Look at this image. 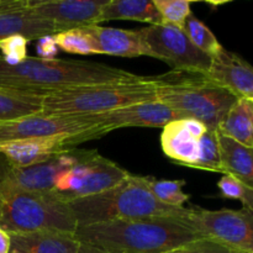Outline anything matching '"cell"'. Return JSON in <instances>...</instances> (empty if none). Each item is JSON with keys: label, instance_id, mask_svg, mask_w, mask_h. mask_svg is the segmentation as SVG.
<instances>
[{"label": "cell", "instance_id": "cell-1", "mask_svg": "<svg viewBox=\"0 0 253 253\" xmlns=\"http://www.w3.org/2000/svg\"><path fill=\"white\" fill-rule=\"evenodd\" d=\"M135 76L125 69L95 62L27 56L21 63L10 66L0 57V90L39 99L64 89L124 81Z\"/></svg>", "mask_w": 253, "mask_h": 253}, {"label": "cell", "instance_id": "cell-2", "mask_svg": "<svg viewBox=\"0 0 253 253\" xmlns=\"http://www.w3.org/2000/svg\"><path fill=\"white\" fill-rule=\"evenodd\" d=\"M76 237L110 253H163L203 239L170 217L99 222L78 227Z\"/></svg>", "mask_w": 253, "mask_h": 253}, {"label": "cell", "instance_id": "cell-3", "mask_svg": "<svg viewBox=\"0 0 253 253\" xmlns=\"http://www.w3.org/2000/svg\"><path fill=\"white\" fill-rule=\"evenodd\" d=\"M78 227L114 220L170 217L179 219L188 208L169 207L155 198L146 184L145 175L128 177L111 189L68 203Z\"/></svg>", "mask_w": 253, "mask_h": 253}, {"label": "cell", "instance_id": "cell-4", "mask_svg": "<svg viewBox=\"0 0 253 253\" xmlns=\"http://www.w3.org/2000/svg\"><path fill=\"white\" fill-rule=\"evenodd\" d=\"M152 78L158 101L182 114L183 118L200 121L209 130L217 131L239 99L203 73L170 71Z\"/></svg>", "mask_w": 253, "mask_h": 253}, {"label": "cell", "instance_id": "cell-5", "mask_svg": "<svg viewBox=\"0 0 253 253\" xmlns=\"http://www.w3.org/2000/svg\"><path fill=\"white\" fill-rule=\"evenodd\" d=\"M157 100L152 77L135 76L110 83L76 86L42 98L43 114H100Z\"/></svg>", "mask_w": 253, "mask_h": 253}, {"label": "cell", "instance_id": "cell-6", "mask_svg": "<svg viewBox=\"0 0 253 253\" xmlns=\"http://www.w3.org/2000/svg\"><path fill=\"white\" fill-rule=\"evenodd\" d=\"M0 227L9 235L42 230L76 234L78 224L68 203L53 193L20 192L0 187Z\"/></svg>", "mask_w": 253, "mask_h": 253}, {"label": "cell", "instance_id": "cell-7", "mask_svg": "<svg viewBox=\"0 0 253 253\" xmlns=\"http://www.w3.org/2000/svg\"><path fill=\"white\" fill-rule=\"evenodd\" d=\"M203 239L235 253H253V210H205L188 208L177 219Z\"/></svg>", "mask_w": 253, "mask_h": 253}, {"label": "cell", "instance_id": "cell-8", "mask_svg": "<svg viewBox=\"0 0 253 253\" xmlns=\"http://www.w3.org/2000/svg\"><path fill=\"white\" fill-rule=\"evenodd\" d=\"M128 174L127 170L96 150H89L78 165L59 173L51 193L69 203L111 189Z\"/></svg>", "mask_w": 253, "mask_h": 253}, {"label": "cell", "instance_id": "cell-9", "mask_svg": "<svg viewBox=\"0 0 253 253\" xmlns=\"http://www.w3.org/2000/svg\"><path fill=\"white\" fill-rule=\"evenodd\" d=\"M108 128L99 123L95 114H34L15 120L0 123V143L27 138H46L56 136H77Z\"/></svg>", "mask_w": 253, "mask_h": 253}, {"label": "cell", "instance_id": "cell-10", "mask_svg": "<svg viewBox=\"0 0 253 253\" xmlns=\"http://www.w3.org/2000/svg\"><path fill=\"white\" fill-rule=\"evenodd\" d=\"M148 57L163 61L174 72L207 74L211 58L190 42L183 29L167 24L150 25L140 30Z\"/></svg>", "mask_w": 253, "mask_h": 253}, {"label": "cell", "instance_id": "cell-11", "mask_svg": "<svg viewBox=\"0 0 253 253\" xmlns=\"http://www.w3.org/2000/svg\"><path fill=\"white\" fill-rule=\"evenodd\" d=\"M111 131L108 128L77 136H56L46 138H27L0 143V155L15 167H29L46 162L52 157L77 148L86 141L98 140Z\"/></svg>", "mask_w": 253, "mask_h": 253}, {"label": "cell", "instance_id": "cell-12", "mask_svg": "<svg viewBox=\"0 0 253 253\" xmlns=\"http://www.w3.org/2000/svg\"><path fill=\"white\" fill-rule=\"evenodd\" d=\"M106 2L108 0H29V9L40 19L67 31L98 25Z\"/></svg>", "mask_w": 253, "mask_h": 253}, {"label": "cell", "instance_id": "cell-13", "mask_svg": "<svg viewBox=\"0 0 253 253\" xmlns=\"http://www.w3.org/2000/svg\"><path fill=\"white\" fill-rule=\"evenodd\" d=\"M208 127L200 121L183 118L168 123L161 133L162 151L172 162L193 168L199 156L200 141Z\"/></svg>", "mask_w": 253, "mask_h": 253}, {"label": "cell", "instance_id": "cell-14", "mask_svg": "<svg viewBox=\"0 0 253 253\" xmlns=\"http://www.w3.org/2000/svg\"><path fill=\"white\" fill-rule=\"evenodd\" d=\"M95 118L114 131L124 127H165L170 121L183 119V115L166 104L153 100L95 114Z\"/></svg>", "mask_w": 253, "mask_h": 253}, {"label": "cell", "instance_id": "cell-15", "mask_svg": "<svg viewBox=\"0 0 253 253\" xmlns=\"http://www.w3.org/2000/svg\"><path fill=\"white\" fill-rule=\"evenodd\" d=\"M62 31L58 25L32 14L29 0H0V40L20 35L34 41Z\"/></svg>", "mask_w": 253, "mask_h": 253}, {"label": "cell", "instance_id": "cell-16", "mask_svg": "<svg viewBox=\"0 0 253 253\" xmlns=\"http://www.w3.org/2000/svg\"><path fill=\"white\" fill-rule=\"evenodd\" d=\"M207 76L236 98L253 100V67L235 52L222 48L211 58Z\"/></svg>", "mask_w": 253, "mask_h": 253}, {"label": "cell", "instance_id": "cell-17", "mask_svg": "<svg viewBox=\"0 0 253 253\" xmlns=\"http://www.w3.org/2000/svg\"><path fill=\"white\" fill-rule=\"evenodd\" d=\"M10 239V253H78L81 247L76 234L58 230L15 234Z\"/></svg>", "mask_w": 253, "mask_h": 253}, {"label": "cell", "instance_id": "cell-18", "mask_svg": "<svg viewBox=\"0 0 253 253\" xmlns=\"http://www.w3.org/2000/svg\"><path fill=\"white\" fill-rule=\"evenodd\" d=\"M84 29L94 37L98 44L99 54L119 57L147 56L148 51L143 42L140 30H124L115 27H104L99 25L85 26Z\"/></svg>", "mask_w": 253, "mask_h": 253}, {"label": "cell", "instance_id": "cell-19", "mask_svg": "<svg viewBox=\"0 0 253 253\" xmlns=\"http://www.w3.org/2000/svg\"><path fill=\"white\" fill-rule=\"evenodd\" d=\"M224 174L231 175L253 189V148L217 132Z\"/></svg>", "mask_w": 253, "mask_h": 253}, {"label": "cell", "instance_id": "cell-20", "mask_svg": "<svg viewBox=\"0 0 253 253\" xmlns=\"http://www.w3.org/2000/svg\"><path fill=\"white\" fill-rule=\"evenodd\" d=\"M217 132L253 148V103L237 99L217 127Z\"/></svg>", "mask_w": 253, "mask_h": 253}, {"label": "cell", "instance_id": "cell-21", "mask_svg": "<svg viewBox=\"0 0 253 253\" xmlns=\"http://www.w3.org/2000/svg\"><path fill=\"white\" fill-rule=\"evenodd\" d=\"M110 20H132L150 25L162 24L153 0H108L100 14V22Z\"/></svg>", "mask_w": 253, "mask_h": 253}, {"label": "cell", "instance_id": "cell-22", "mask_svg": "<svg viewBox=\"0 0 253 253\" xmlns=\"http://www.w3.org/2000/svg\"><path fill=\"white\" fill-rule=\"evenodd\" d=\"M42 111V99L0 90V123Z\"/></svg>", "mask_w": 253, "mask_h": 253}, {"label": "cell", "instance_id": "cell-23", "mask_svg": "<svg viewBox=\"0 0 253 253\" xmlns=\"http://www.w3.org/2000/svg\"><path fill=\"white\" fill-rule=\"evenodd\" d=\"M58 49L71 54H99L98 44L94 37L84 27L67 30L53 35Z\"/></svg>", "mask_w": 253, "mask_h": 253}, {"label": "cell", "instance_id": "cell-24", "mask_svg": "<svg viewBox=\"0 0 253 253\" xmlns=\"http://www.w3.org/2000/svg\"><path fill=\"white\" fill-rule=\"evenodd\" d=\"M183 31L185 32V35L190 40V42L198 49H200L205 54H208L210 58L216 56L224 48L221 46V43L217 41L216 36L212 34L211 30L207 25L203 24L193 14H190L188 16L187 21H185L184 26H183Z\"/></svg>", "mask_w": 253, "mask_h": 253}, {"label": "cell", "instance_id": "cell-25", "mask_svg": "<svg viewBox=\"0 0 253 253\" xmlns=\"http://www.w3.org/2000/svg\"><path fill=\"white\" fill-rule=\"evenodd\" d=\"M145 180L151 193L162 204L169 207H183L189 200L190 195L183 192V187L185 185L184 179L158 180L145 175Z\"/></svg>", "mask_w": 253, "mask_h": 253}, {"label": "cell", "instance_id": "cell-26", "mask_svg": "<svg viewBox=\"0 0 253 253\" xmlns=\"http://www.w3.org/2000/svg\"><path fill=\"white\" fill-rule=\"evenodd\" d=\"M193 168L209 170V172L224 173L217 131L208 128L207 132L203 135L202 141H200L199 156H198V160Z\"/></svg>", "mask_w": 253, "mask_h": 253}, {"label": "cell", "instance_id": "cell-27", "mask_svg": "<svg viewBox=\"0 0 253 253\" xmlns=\"http://www.w3.org/2000/svg\"><path fill=\"white\" fill-rule=\"evenodd\" d=\"M153 4L157 7L162 19V24L183 29L190 11L189 0H153Z\"/></svg>", "mask_w": 253, "mask_h": 253}, {"label": "cell", "instance_id": "cell-28", "mask_svg": "<svg viewBox=\"0 0 253 253\" xmlns=\"http://www.w3.org/2000/svg\"><path fill=\"white\" fill-rule=\"evenodd\" d=\"M217 188L224 198L240 200L246 209L253 210V189L231 175L224 174L217 182Z\"/></svg>", "mask_w": 253, "mask_h": 253}, {"label": "cell", "instance_id": "cell-29", "mask_svg": "<svg viewBox=\"0 0 253 253\" xmlns=\"http://www.w3.org/2000/svg\"><path fill=\"white\" fill-rule=\"evenodd\" d=\"M30 40L14 35L0 40V57L10 66H16L27 58V44Z\"/></svg>", "mask_w": 253, "mask_h": 253}, {"label": "cell", "instance_id": "cell-30", "mask_svg": "<svg viewBox=\"0 0 253 253\" xmlns=\"http://www.w3.org/2000/svg\"><path fill=\"white\" fill-rule=\"evenodd\" d=\"M163 253H235L208 239H199Z\"/></svg>", "mask_w": 253, "mask_h": 253}, {"label": "cell", "instance_id": "cell-31", "mask_svg": "<svg viewBox=\"0 0 253 253\" xmlns=\"http://www.w3.org/2000/svg\"><path fill=\"white\" fill-rule=\"evenodd\" d=\"M37 54L39 58L42 59H53L56 58L57 53H58V46L56 43L53 35H47V36H42L37 40L36 46Z\"/></svg>", "mask_w": 253, "mask_h": 253}, {"label": "cell", "instance_id": "cell-32", "mask_svg": "<svg viewBox=\"0 0 253 253\" xmlns=\"http://www.w3.org/2000/svg\"><path fill=\"white\" fill-rule=\"evenodd\" d=\"M10 249H11L10 235L0 227V253H10Z\"/></svg>", "mask_w": 253, "mask_h": 253}, {"label": "cell", "instance_id": "cell-33", "mask_svg": "<svg viewBox=\"0 0 253 253\" xmlns=\"http://www.w3.org/2000/svg\"><path fill=\"white\" fill-rule=\"evenodd\" d=\"M78 253H110V252L103 251V250L96 249V247L90 246V245L82 244V242H81V247H79Z\"/></svg>", "mask_w": 253, "mask_h": 253}, {"label": "cell", "instance_id": "cell-34", "mask_svg": "<svg viewBox=\"0 0 253 253\" xmlns=\"http://www.w3.org/2000/svg\"><path fill=\"white\" fill-rule=\"evenodd\" d=\"M251 101H252V103H253V100H251Z\"/></svg>", "mask_w": 253, "mask_h": 253}]
</instances>
